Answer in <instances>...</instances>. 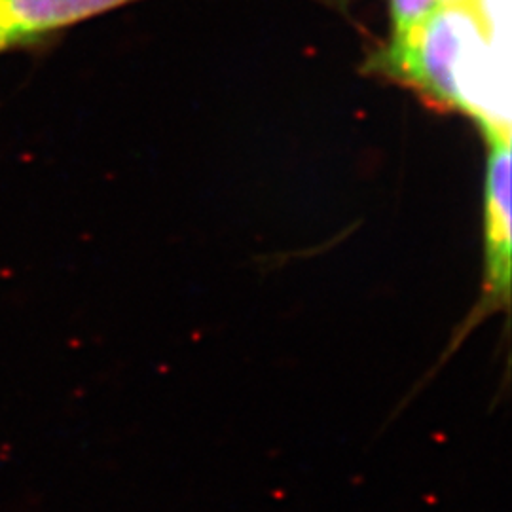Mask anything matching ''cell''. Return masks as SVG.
I'll return each instance as SVG.
<instances>
[{
    "label": "cell",
    "mask_w": 512,
    "mask_h": 512,
    "mask_svg": "<svg viewBox=\"0 0 512 512\" xmlns=\"http://www.w3.org/2000/svg\"><path fill=\"white\" fill-rule=\"evenodd\" d=\"M509 37L495 33L469 0L437 6L403 38H387L366 69L469 114L488 145L511 143Z\"/></svg>",
    "instance_id": "6da1fadb"
},
{
    "label": "cell",
    "mask_w": 512,
    "mask_h": 512,
    "mask_svg": "<svg viewBox=\"0 0 512 512\" xmlns=\"http://www.w3.org/2000/svg\"><path fill=\"white\" fill-rule=\"evenodd\" d=\"M484 311L511 302V143L490 145L484 190Z\"/></svg>",
    "instance_id": "7a4b0ae2"
},
{
    "label": "cell",
    "mask_w": 512,
    "mask_h": 512,
    "mask_svg": "<svg viewBox=\"0 0 512 512\" xmlns=\"http://www.w3.org/2000/svg\"><path fill=\"white\" fill-rule=\"evenodd\" d=\"M141 0H0V44L4 48L50 37L67 27ZM349 14L353 0H315Z\"/></svg>",
    "instance_id": "3957f363"
},
{
    "label": "cell",
    "mask_w": 512,
    "mask_h": 512,
    "mask_svg": "<svg viewBox=\"0 0 512 512\" xmlns=\"http://www.w3.org/2000/svg\"><path fill=\"white\" fill-rule=\"evenodd\" d=\"M391 33L389 38H403L420 27L437 8V0H387Z\"/></svg>",
    "instance_id": "277c9868"
},
{
    "label": "cell",
    "mask_w": 512,
    "mask_h": 512,
    "mask_svg": "<svg viewBox=\"0 0 512 512\" xmlns=\"http://www.w3.org/2000/svg\"><path fill=\"white\" fill-rule=\"evenodd\" d=\"M448 2H456V0H437V6H440V4H448Z\"/></svg>",
    "instance_id": "5b68a950"
},
{
    "label": "cell",
    "mask_w": 512,
    "mask_h": 512,
    "mask_svg": "<svg viewBox=\"0 0 512 512\" xmlns=\"http://www.w3.org/2000/svg\"><path fill=\"white\" fill-rule=\"evenodd\" d=\"M2 50H6V48H4V46H2V44H0V52H2Z\"/></svg>",
    "instance_id": "8992f818"
}]
</instances>
